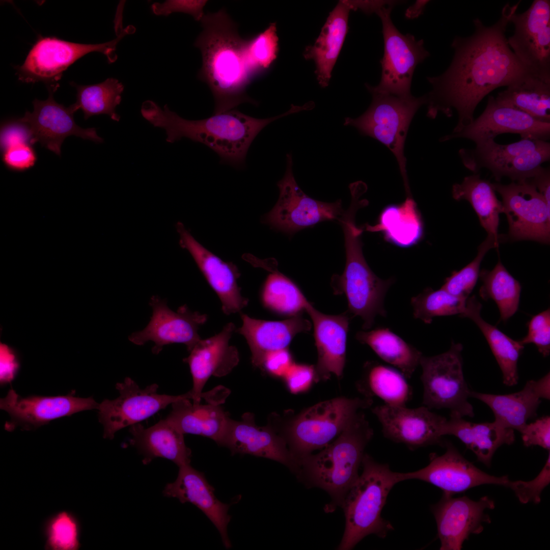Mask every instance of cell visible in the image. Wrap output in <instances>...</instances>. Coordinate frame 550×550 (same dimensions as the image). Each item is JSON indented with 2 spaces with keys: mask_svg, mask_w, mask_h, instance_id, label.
<instances>
[{
  "mask_svg": "<svg viewBox=\"0 0 550 550\" xmlns=\"http://www.w3.org/2000/svg\"><path fill=\"white\" fill-rule=\"evenodd\" d=\"M519 3L506 4L500 18L491 26L474 19L472 35L454 39V53L448 69L439 75L427 77L432 90L425 95L427 115L434 119L441 113L450 117L455 111L458 122L452 133L473 122L477 106L492 91L532 74L514 54L505 36Z\"/></svg>",
  "mask_w": 550,
  "mask_h": 550,
  "instance_id": "cell-1",
  "label": "cell"
},
{
  "mask_svg": "<svg viewBox=\"0 0 550 550\" xmlns=\"http://www.w3.org/2000/svg\"><path fill=\"white\" fill-rule=\"evenodd\" d=\"M200 22L203 30L194 43L202 57L198 78L213 94V114L243 103L257 105L246 91L254 78L246 57L247 39L239 36L237 25L224 9L205 14Z\"/></svg>",
  "mask_w": 550,
  "mask_h": 550,
  "instance_id": "cell-2",
  "label": "cell"
},
{
  "mask_svg": "<svg viewBox=\"0 0 550 550\" xmlns=\"http://www.w3.org/2000/svg\"><path fill=\"white\" fill-rule=\"evenodd\" d=\"M304 105L292 104L287 112L265 119H258L233 109L209 118L185 119L171 111L167 104L161 108L152 100L141 106L142 116L154 127L166 131V141L174 143L183 138L201 143L214 151L221 162L235 168L244 167L249 149L258 133L280 118L305 111Z\"/></svg>",
  "mask_w": 550,
  "mask_h": 550,
  "instance_id": "cell-3",
  "label": "cell"
},
{
  "mask_svg": "<svg viewBox=\"0 0 550 550\" xmlns=\"http://www.w3.org/2000/svg\"><path fill=\"white\" fill-rule=\"evenodd\" d=\"M373 431L364 414L359 411L336 440L316 454L301 459L297 478L307 486L322 489L331 501L325 511L342 505L348 491L359 477L364 451Z\"/></svg>",
  "mask_w": 550,
  "mask_h": 550,
  "instance_id": "cell-4",
  "label": "cell"
},
{
  "mask_svg": "<svg viewBox=\"0 0 550 550\" xmlns=\"http://www.w3.org/2000/svg\"><path fill=\"white\" fill-rule=\"evenodd\" d=\"M359 209L358 204L351 203L339 220L344 235L346 263L343 273L332 278L331 286L335 294H345L348 312L353 317L360 316L364 321L363 328L367 329L377 315L386 317L384 298L394 280L379 278L365 259L361 238L364 230L356 226L355 219Z\"/></svg>",
  "mask_w": 550,
  "mask_h": 550,
  "instance_id": "cell-5",
  "label": "cell"
},
{
  "mask_svg": "<svg viewBox=\"0 0 550 550\" xmlns=\"http://www.w3.org/2000/svg\"><path fill=\"white\" fill-rule=\"evenodd\" d=\"M363 471L346 494L341 507L345 527L338 549H352L366 536L374 534L384 538L394 530L381 516L389 492L404 481L403 473L392 471L387 463L376 462L367 454L362 461Z\"/></svg>",
  "mask_w": 550,
  "mask_h": 550,
  "instance_id": "cell-6",
  "label": "cell"
},
{
  "mask_svg": "<svg viewBox=\"0 0 550 550\" xmlns=\"http://www.w3.org/2000/svg\"><path fill=\"white\" fill-rule=\"evenodd\" d=\"M372 403V399L366 397H337L319 402L293 416L273 413L268 424L284 438L298 461L328 445L358 411Z\"/></svg>",
  "mask_w": 550,
  "mask_h": 550,
  "instance_id": "cell-7",
  "label": "cell"
},
{
  "mask_svg": "<svg viewBox=\"0 0 550 550\" xmlns=\"http://www.w3.org/2000/svg\"><path fill=\"white\" fill-rule=\"evenodd\" d=\"M372 96L367 110L356 118L346 117L344 125L352 126L360 133L375 139L395 155L406 193H410L404 149L410 122L419 108L426 104V96L401 97L368 90Z\"/></svg>",
  "mask_w": 550,
  "mask_h": 550,
  "instance_id": "cell-8",
  "label": "cell"
},
{
  "mask_svg": "<svg viewBox=\"0 0 550 550\" xmlns=\"http://www.w3.org/2000/svg\"><path fill=\"white\" fill-rule=\"evenodd\" d=\"M117 37L100 44H81L62 40L54 37L40 36L23 62L15 67L18 79L26 83L42 81L47 86L59 85L64 71L86 54L98 52L105 55L109 63L117 59V44L127 34H133L132 25L115 29Z\"/></svg>",
  "mask_w": 550,
  "mask_h": 550,
  "instance_id": "cell-9",
  "label": "cell"
},
{
  "mask_svg": "<svg viewBox=\"0 0 550 550\" xmlns=\"http://www.w3.org/2000/svg\"><path fill=\"white\" fill-rule=\"evenodd\" d=\"M459 155L464 166L476 174L488 169L497 181L508 177L513 181H523L533 177L541 164L550 159L548 141L521 139L508 144L489 140L476 144L473 149L461 148Z\"/></svg>",
  "mask_w": 550,
  "mask_h": 550,
  "instance_id": "cell-10",
  "label": "cell"
},
{
  "mask_svg": "<svg viewBox=\"0 0 550 550\" xmlns=\"http://www.w3.org/2000/svg\"><path fill=\"white\" fill-rule=\"evenodd\" d=\"M461 343L452 342L450 348L439 354L422 355L421 380L423 386L422 404L430 409H448L450 415L473 417V407L469 401L471 390L463 371Z\"/></svg>",
  "mask_w": 550,
  "mask_h": 550,
  "instance_id": "cell-11",
  "label": "cell"
},
{
  "mask_svg": "<svg viewBox=\"0 0 550 550\" xmlns=\"http://www.w3.org/2000/svg\"><path fill=\"white\" fill-rule=\"evenodd\" d=\"M397 3L393 1L376 13L382 25L384 51L380 61L381 76L378 85L365 86L367 90L378 93L408 97L411 96L410 86L415 69L429 53L425 49L423 40H417L409 34H402L393 24L391 13Z\"/></svg>",
  "mask_w": 550,
  "mask_h": 550,
  "instance_id": "cell-12",
  "label": "cell"
},
{
  "mask_svg": "<svg viewBox=\"0 0 550 550\" xmlns=\"http://www.w3.org/2000/svg\"><path fill=\"white\" fill-rule=\"evenodd\" d=\"M291 153L286 155V170L277 185L280 195L272 209L263 218L271 228L293 234L323 221L338 220L344 209L340 199L324 202L307 195L297 184L292 171Z\"/></svg>",
  "mask_w": 550,
  "mask_h": 550,
  "instance_id": "cell-13",
  "label": "cell"
},
{
  "mask_svg": "<svg viewBox=\"0 0 550 550\" xmlns=\"http://www.w3.org/2000/svg\"><path fill=\"white\" fill-rule=\"evenodd\" d=\"M119 396L105 399L98 406V419L103 426V437L112 439L119 430L139 423L174 402L191 399L189 392L180 395L158 393V386L153 383L141 388L131 378L117 383Z\"/></svg>",
  "mask_w": 550,
  "mask_h": 550,
  "instance_id": "cell-14",
  "label": "cell"
},
{
  "mask_svg": "<svg viewBox=\"0 0 550 550\" xmlns=\"http://www.w3.org/2000/svg\"><path fill=\"white\" fill-rule=\"evenodd\" d=\"M502 199V212L513 240H530L548 244L550 239L549 208L529 180L509 184L492 183Z\"/></svg>",
  "mask_w": 550,
  "mask_h": 550,
  "instance_id": "cell-15",
  "label": "cell"
},
{
  "mask_svg": "<svg viewBox=\"0 0 550 550\" xmlns=\"http://www.w3.org/2000/svg\"><path fill=\"white\" fill-rule=\"evenodd\" d=\"M510 22L514 30L507 43L514 54L533 74L550 81V1L534 0Z\"/></svg>",
  "mask_w": 550,
  "mask_h": 550,
  "instance_id": "cell-16",
  "label": "cell"
},
{
  "mask_svg": "<svg viewBox=\"0 0 550 550\" xmlns=\"http://www.w3.org/2000/svg\"><path fill=\"white\" fill-rule=\"evenodd\" d=\"M59 87V85L47 86V99H34L33 111H26L22 117L19 118L30 130L32 145L39 143L60 155L62 143L70 135L97 143H102L103 140L98 135L95 128H82L75 123L73 118L75 112L70 106L66 107L56 102L53 94Z\"/></svg>",
  "mask_w": 550,
  "mask_h": 550,
  "instance_id": "cell-17",
  "label": "cell"
},
{
  "mask_svg": "<svg viewBox=\"0 0 550 550\" xmlns=\"http://www.w3.org/2000/svg\"><path fill=\"white\" fill-rule=\"evenodd\" d=\"M507 133L518 134L521 139L548 141L550 123L538 121L490 96L484 111L470 125L458 133L442 137L440 141L464 138L472 140L476 145L494 140L497 135Z\"/></svg>",
  "mask_w": 550,
  "mask_h": 550,
  "instance_id": "cell-18",
  "label": "cell"
},
{
  "mask_svg": "<svg viewBox=\"0 0 550 550\" xmlns=\"http://www.w3.org/2000/svg\"><path fill=\"white\" fill-rule=\"evenodd\" d=\"M149 304L152 309L150 320L143 329L129 336L130 342L143 345L152 341V351L158 354L164 346L174 343L185 344L189 351L201 339L198 331L207 321L206 314L192 312L186 305L173 311L166 300L157 296L151 297Z\"/></svg>",
  "mask_w": 550,
  "mask_h": 550,
  "instance_id": "cell-19",
  "label": "cell"
},
{
  "mask_svg": "<svg viewBox=\"0 0 550 550\" xmlns=\"http://www.w3.org/2000/svg\"><path fill=\"white\" fill-rule=\"evenodd\" d=\"M443 454L431 455L425 467L411 472L403 473L404 480L417 479L440 488L443 494L453 496L456 493L484 484L507 486L508 476L497 477L488 474L465 459L451 444L446 445Z\"/></svg>",
  "mask_w": 550,
  "mask_h": 550,
  "instance_id": "cell-20",
  "label": "cell"
},
{
  "mask_svg": "<svg viewBox=\"0 0 550 550\" xmlns=\"http://www.w3.org/2000/svg\"><path fill=\"white\" fill-rule=\"evenodd\" d=\"M494 507V501L486 496L474 501L466 496L453 498L443 494L431 507L441 542L439 549H461L471 534L481 533L483 524L490 523L485 511Z\"/></svg>",
  "mask_w": 550,
  "mask_h": 550,
  "instance_id": "cell-21",
  "label": "cell"
},
{
  "mask_svg": "<svg viewBox=\"0 0 550 550\" xmlns=\"http://www.w3.org/2000/svg\"><path fill=\"white\" fill-rule=\"evenodd\" d=\"M75 391L65 396H31L22 398L12 389L1 399L0 407L7 412L10 420L5 428L13 431L19 426L22 430L36 429L50 421L86 410L98 408L93 397H75Z\"/></svg>",
  "mask_w": 550,
  "mask_h": 550,
  "instance_id": "cell-22",
  "label": "cell"
},
{
  "mask_svg": "<svg viewBox=\"0 0 550 550\" xmlns=\"http://www.w3.org/2000/svg\"><path fill=\"white\" fill-rule=\"evenodd\" d=\"M384 437L405 445L409 449L441 444L442 429L447 419L422 406H377L372 409Z\"/></svg>",
  "mask_w": 550,
  "mask_h": 550,
  "instance_id": "cell-23",
  "label": "cell"
},
{
  "mask_svg": "<svg viewBox=\"0 0 550 550\" xmlns=\"http://www.w3.org/2000/svg\"><path fill=\"white\" fill-rule=\"evenodd\" d=\"M220 446L232 454H249L270 459L287 466L295 475L298 463L284 438L269 424L259 427L252 413L243 414L241 420L231 419Z\"/></svg>",
  "mask_w": 550,
  "mask_h": 550,
  "instance_id": "cell-24",
  "label": "cell"
},
{
  "mask_svg": "<svg viewBox=\"0 0 550 550\" xmlns=\"http://www.w3.org/2000/svg\"><path fill=\"white\" fill-rule=\"evenodd\" d=\"M180 246L193 258L209 285L218 295L222 310L226 315L240 312L249 302L242 296L237 284L240 272L236 266L227 262L200 243L185 228L178 222L176 226Z\"/></svg>",
  "mask_w": 550,
  "mask_h": 550,
  "instance_id": "cell-25",
  "label": "cell"
},
{
  "mask_svg": "<svg viewBox=\"0 0 550 550\" xmlns=\"http://www.w3.org/2000/svg\"><path fill=\"white\" fill-rule=\"evenodd\" d=\"M235 327L230 322L217 334L200 339L189 351V355L183 359L192 376L193 388L189 392L194 404L200 403L203 389L210 377L226 376L238 364V351L229 344Z\"/></svg>",
  "mask_w": 550,
  "mask_h": 550,
  "instance_id": "cell-26",
  "label": "cell"
},
{
  "mask_svg": "<svg viewBox=\"0 0 550 550\" xmlns=\"http://www.w3.org/2000/svg\"><path fill=\"white\" fill-rule=\"evenodd\" d=\"M162 493L167 497L178 499L181 503H190L196 506L216 528L225 547H232L227 531L231 518L228 514L231 504L224 503L216 497L214 488L202 472L190 464L179 467L176 479L166 485Z\"/></svg>",
  "mask_w": 550,
  "mask_h": 550,
  "instance_id": "cell-27",
  "label": "cell"
},
{
  "mask_svg": "<svg viewBox=\"0 0 550 550\" xmlns=\"http://www.w3.org/2000/svg\"><path fill=\"white\" fill-rule=\"evenodd\" d=\"M306 311L313 322L317 350L315 380H326L332 374L341 377L345 364L349 317L346 314H323L310 303Z\"/></svg>",
  "mask_w": 550,
  "mask_h": 550,
  "instance_id": "cell-28",
  "label": "cell"
},
{
  "mask_svg": "<svg viewBox=\"0 0 550 550\" xmlns=\"http://www.w3.org/2000/svg\"><path fill=\"white\" fill-rule=\"evenodd\" d=\"M471 397L486 404L493 412L494 421L519 432L529 420L537 416L541 399H549V372L538 380L527 381L523 389L515 393L496 395L472 391Z\"/></svg>",
  "mask_w": 550,
  "mask_h": 550,
  "instance_id": "cell-29",
  "label": "cell"
},
{
  "mask_svg": "<svg viewBox=\"0 0 550 550\" xmlns=\"http://www.w3.org/2000/svg\"><path fill=\"white\" fill-rule=\"evenodd\" d=\"M241 318L242 325L237 332L247 341L252 364L259 368L267 353L287 348L297 334L310 331L312 326L310 321L299 314L281 321L257 319L244 314Z\"/></svg>",
  "mask_w": 550,
  "mask_h": 550,
  "instance_id": "cell-30",
  "label": "cell"
},
{
  "mask_svg": "<svg viewBox=\"0 0 550 550\" xmlns=\"http://www.w3.org/2000/svg\"><path fill=\"white\" fill-rule=\"evenodd\" d=\"M129 442L143 456L144 464L156 458L170 460L178 467L190 464L191 452L185 445L184 434L167 420L145 428L140 423L130 426Z\"/></svg>",
  "mask_w": 550,
  "mask_h": 550,
  "instance_id": "cell-31",
  "label": "cell"
},
{
  "mask_svg": "<svg viewBox=\"0 0 550 550\" xmlns=\"http://www.w3.org/2000/svg\"><path fill=\"white\" fill-rule=\"evenodd\" d=\"M352 8L348 1H341L329 13L320 34L313 45L306 47L304 56L313 60L319 84L326 87L348 32L349 13Z\"/></svg>",
  "mask_w": 550,
  "mask_h": 550,
  "instance_id": "cell-32",
  "label": "cell"
},
{
  "mask_svg": "<svg viewBox=\"0 0 550 550\" xmlns=\"http://www.w3.org/2000/svg\"><path fill=\"white\" fill-rule=\"evenodd\" d=\"M443 436L454 435L459 439L486 466L491 465L492 457L499 447L515 441L514 430L496 421L473 423L463 417L450 415L442 429Z\"/></svg>",
  "mask_w": 550,
  "mask_h": 550,
  "instance_id": "cell-33",
  "label": "cell"
},
{
  "mask_svg": "<svg viewBox=\"0 0 550 550\" xmlns=\"http://www.w3.org/2000/svg\"><path fill=\"white\" fill-rule=\"evenodd\" d=\"M183 399L172 404L166 419L180 432L199 435L213 440L219 446L231 418L219 404L191 403Z\"/></svg>",
  "mask_w": 550,
  "mask_h": 550,
  "instance_id": "cell-34",
  "label": "cell"
},
{
  "mask_svg": "<svg viewBox=\"0 0 550 550\" xmlns=\"http://www.w3.org/2000/svg\"><path fill=\"white\" fill-rule=\"evenodd\" d=\"M482 307L475 295L469 297L465 311L459 316L472 320L483 334L502 371L503 383L509 387L516 385L518 361L524 345L484 320L481 315Z\"/></svg>",
  "mask_w": 550,
  "mask_h": 550,
  "instance_id": "cell-35",
  "label": "cell"
},
{
  "mask_svg": "<svg viewBox=\"0 0 550 550\" xmlns=\"http://www.w3.org/2000/svg\"><path fill=\"white\" fill-rule=\"evenodd\" d=\"M365 230L381 232L392 243L402 248L416 244L423 233V226L417 205L411 196L400 205H390L381 212L377 224H366Z\"/></svg>",
  "mask_w": 550,
  "mask_h": 550,
  "instance_id": "cell-36",
  "label": "cell"
},
{
  "mask_svg": "<svg viewBox=\"0 0 550 550\" xmlns=\"http://www.w3.org/2000/svg\"><path fill=\"white\" fill-rule=\"evenodd\" d=\"M355 338L368 345L383 361L410 378L420 365L422 352L387 327L360 331Z\"/></svg>",
  "mask_w": 550,
  "mask_h": 550,
  "instance_id": "cell-37",
  "label": "cell"
},
{
  "mask_svg": "<svg viewBox=\"0 0 550 550\" xmlns=\"http://www.w3.org/2000/svg\"><path fill=\"white\" fill-rule=\"evenodd\" d=\"M452 196L456 200H465L470 203L488 236L504 240L498 233L502 204L496 196L492 183L474 174L464 177L461 183L454 184Z\"/></svg>",
  "mask_w": 550,
  "mask_h": 550,
  "instance_id": "cell-38",
  "label": "cell"
},
{
  "mask_svg": "<svg viewBox=\"0 0 550 550\" xmlns=\"http://www.w3.org/2000/svg\"><path fill=\"white\" fill-rule=\"evenodd\" d=\"M496 98L538 121L550 123V81L529 73L499 93Z\"/></svg>",
  "mask_w": 550,
  "mask_h": 550,
  "instance_id": "cell-39",
  "label": "cell"
},
{
  "mask_svg": "<svg viewBox=\"0 0 550 550\" xmlns=\"http://www.w3.org/2000/svg\"><path fill=\"white\" fill-rule=\"evenodd\" d=\"M406 378L398 369L377 362L365 366L363 379L359 384L365 397H377L391 406H406L412 396Z\"/></svg>",
  "mask_w": 550,
  "mask_h": 550,
  "instance_id": "cell-40",
  "label": "cell"
},
{
  "mask_svg": "<svg viewBox=\"0 0 550 550\" xmlns=\"http://www.w3.org/2000/svg\"><path fill=\"white\" fill-rule=\"evenodd\" d=\"M479 277L482 282L479 295L483 300H493L500 316L499 321L506 322L518 310L521 285L506 269L499 259L491 270L482 269Z\"/></svg>",
  "mask_w": 550,
  "mask_h": 550,
  "instance_id": "cell-41",
  "label": "cell"
},
{
  "mask_svg": "<svg viewBox=\"0 0 550 550\" xmlns=\"http://www.w3.org/2000/svg\"><path fill=\"white\" fill-rule=\"evenodd\" d=\"M70 85L76 90V102L70 106L75 113L81 109L85 120L94 115L105 114L111 119L119 121L120 116L116 108L121 102L123 85L117 79L108 78L103 82L93 85Z\"/></svg>",
  "mask_w": 550,
  "mask_h": 550,
  "instance_id": "cell-42",
  "label": "cell"
},
{
  "mask_svg": "<svg viewBox=\"0 0 550 550\" xmlns=\"http://www.w3.org/2000/svg\"><path fill=\"white\" fill-rule=\"evenodd\" d=\"M270 272L261 291L264 307L277 314L291 316L306 310L310 302L296 285L276 269Z\"/></svg>",
  "mask_w": 550,
  "mask_h": 550,
  "instance_id": "cell-43",
  "label": "cell"
},
{
  "mask_svg": "<svg viewBox=\"0 0 550 550\" xmlns=\"http://www.w3.org/2000/svg\"><path fill=\"white\" fill-rule=\"evenodd\" d=\"M46 550H78L82 526L78 516L67 510L57 511L48 516L41 528Z\"/></svg>",
  "mask_w": 550,
  "mask_h": 550,
  "instance_id": "cell-44",
  "label": "cell"
},
{
  "mask_svg": "<svg viewBox=\"0 0 550 550\" xmlns=\"http://www.w3.org/2000/svg\"><path fill=\"white\" fill-rule=\"evenodd\" d=\"M467 298L456 296L440 288H427L411 298L413 316L426 324L435 317L462 315L465 309Z\"/></svg>",
  "mask_w": 550,
  "mask_h": 550,
  "instance_id": "cell-45",
  "label": "cell"
},
{
  "mask_svg": "<svg viewBox=\"0 0 550 550\" xmlns=\"http://www.w3.org/2000/svg\"><path fill=\"white\" fill-rule=\"evenodd\" d=\"M277 32L276 23H271L263 32L247 39L246 57L254 77L269 68L277 58Z\"/></svg>",
  "mask_w": 550,
  "mask_h": 550,
  "instance_id": "cell-46",
  "label": "cell"
},
{
  "mask_svg": "<svg viewBox=\"0 0 550 550\" xmlns=\"http://www.w3.org/2000/svg\"><path fill=\"white\" fill-rule=\"evenodd\" d=\"M501 240L487 235L479 246L475 258L460 270L453 271L446 279L441 288L456 296L468 298L479 277L480 266L483 258L490 249L498 247Z\"/></svg>",
  "mask_w": 550,
  "mask_h": 550,
  "instance_id": "cell-47",
  "label": "cell"
},
{
  "mask_svg": "<svg viewBox=\"0 0 550 550\" xmlns=\"http://www.w3.org/2000/svg\"><path fill=\"white\" fill-rule=\"evenodd\" d=\"M550 483V454L539 474L530 481H509L507 486L511 489L520 503L527 504L533 502L538 504L541 501V494L544 489Z\"/></svg>",
  "mask_w": 550,
  "mask_h": 550,
  "instance_id": "cell-48",
  "label": "cell"
},
{
  "mask_svg": "<svg viewBox=\"0 0 550 550\" xmlns=\"http://www.w3.org/2000/svg\"><path fill=\"white\" fill-rule=\"evenodd\" d=\"M519 342L524 345L533 343L544 357L550 354V309L533 316L528 323V333Z\"/></svg>",
  "mask_w": 550,
  "mask_h": 550,
  "instance_id": "cell-49",
  "label": "cell"
},
{
  "mask_svg": "<svg viewBox=\"0 0 550 550\" xmlns=\"http://www.w3.org/2000/svg\"><path fill=\"white\" fill-rule=\"evenodd\" d=\"M2 159L9 169L22 172L35 165L37 155L31 144L22 143L11 146L2 151Z\"/></svg>",
  "mask_w": 550,
  "mask_h": 550,
  "instance_id": "cell-50",
  "label": "cell"
},
{
  "mask_svg": "<svg viewBox=\"0 0 550 550\" xmlns=\"http://www.w3.org/2000/svg\"><path fill=\"white\" fill-rule=\"evenodd\" d=\"M207 3V1L167 0L162 3H153L151 9L152 13L157 16L181 12L191 15L197 21H201L205 15L203 9Z\"/></svg>",
  "mask_w": 550,
  "mask_h": 550,
  "instance_id": "cell-51",
  "label": "cell"
},
{
  "mask_svg": "<svg viewBox=\"0 0 550 550\" xmlns=\"http://www.w3.org/2000/svg\"><path fill=\"white\" fill-rule=\"evenodd\" d=\"M525 446H540L550 450V417L543 416L527 424L519 431Z\"/></svg>",
  "mask_w": 550,
  "mask_h": 550,
  "instance_id": "cell-52",
  "label": "cell"
},
{
  "mask_svg": "<svg viewBox=\"0 0 550 550\" xmlns=\"http://www.w3.org/2000/svg\"><path fill=\"white\" fill-rule=\"evenodd\" d=\"M315 368L293 363L283 376L290 392L297 394L307 390L315 380Z\"/></svg>",
  "mask_w": 550,
  "mask_h": 550,
  "instance_id": "cell-53",
  "label": "cell"
},
{
  "mask_svg": "<svg viewBox=\"0 0 550 550\" xmlns=\"http://www.w3.org/2000/svg\"><path fill=\"white\" fill-rule=\"evenodd\" d=\"M32 137L28 126L19 119L4 122L1 127V149H6L19 144H31Z\"/></svg>",
  "mask_w": 550,
  "mask_h": 550,
  "instance_id": "cell-54",
  "label": "cell"
},
{
  "mask_svg": "<svg viewBox=\"0 0 550 550\" xmlns=\"http://www.w3.org/2000/svg\"><path fill=\"white\" fill-rule=\"evenodd\" d=\"M293 363L288 348H284L267 353L260 368L273 376L283 377Z\"/></svg>",
  "mask_w": 550,
  "mask_h": 550,
  "instance_id": "cell-55",
  "label": "cell"
},
{
  "mask_svg": "<svg viewBox=\"0 0 550 550\" xmlns=\"http://www.w3.org/2000/svg\"><path fill=\"white\" fill-rule=\"evenodd\" d=\"M18 367L15 355L6 346L1 347V380L2 382L12 379Z\"/></svg>",
  "mask_w": 550,
  "mask_h": 550,
  "instance_id": "cell-56",
  "label": "cell"
},
{
  "mask_svg": "<svg viewBox=\"0 0 550 550\" xmlns=\"http://www.w3.org/2000/svg\"><path fill=\"white\" fill-rule=\"evenodd\" d=\"M529 180L536 187L544 198L549 208L550 202V170L549 168L541 167L534 176Z\"/></svg>",
  "mask_w": 550,
  "mask_h": 550,
  "instance_id": "cell-57",
  "label": "cell"
},
{
  "mask_svg": "<svg viewBox=\"0 0 550 550\" xmlns=\"http://www.w3.org/2000/svg\"><path fill=\"white\" fill-rule=\"evenodd\" d=\"M428 1H417L405 12V16L408 19H414L420 16L423 12Z\"/></svg>",
  "mask_w": 550,
  "mask_h": 550,
  "instance_id": "cell-58",
  "label": "cell"
}]
</instances>
